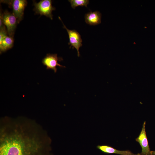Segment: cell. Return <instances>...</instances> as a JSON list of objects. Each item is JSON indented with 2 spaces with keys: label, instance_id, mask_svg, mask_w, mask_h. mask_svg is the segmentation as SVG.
Listing matches in <instances>:
<instances>
[{
  "label": "cell",
  "instance_id": "10",
  "mask_svg": "<svg viewBox=\"0 0 155 155\" xmlns=\"http://www.w3.org/2000/svg\"><path fill=\"white\" fill-rule=\"evenodd\" d=\"M101 13L98 11H90L85 14V21L90 25H98L101 23Z\"/></svg>",
  "mask_w": 155,
  "mask_h": 155
},
{
  "label": "cell",
  "instance_id": "12",
  "mask_svg": "<svg viewBox=\"0 0 155 155\" xmlns=\"http://www.w3.org/2000/svg\"><path fill=\"white\" fill-rule=\"evenodd\" d=\"M151 155H155V151H151Z\"/></svg>",
  "mask_w": 155,
  "mask_h": 155
},
{
  "label": "cell",
  "instance_id": "3",
  "mask_svg": "<svg viewBox=\"0 0 155 155\" xmlns=\"http://www.w3.org/2000/svg\"><path fill=\"white\" fill-rule=\"evenodd\" d=\"M51 0H41L38 3L34 2V11L35 13L40 15H44L52 20V12L55 8L52 5Z\"/></svg>",
  "mask_w": 155,
  "mask_h": 155
},
{
  "label": "cell",
  "instance_id": "11",
  "mask_svg": "<svg viewBox=\"0 0 155 155\" xmlns=\"http://www.w3.org/2000/svg\"><path fill=\"white\" fill-rule=\"evenodd\" d=\"M71 4V6L73 9L78 6H84L87 7V5L89 3L88 0H68Z\"/></svg>",
  "mask_w": 155,
  "mask_h": 155
},
{
  "label": "cell",
  "instance_id": "6",
  "mask_svg": "<svg viewBox=\"0 0 155 155\" xmlns=\"http://www.w3.org/2000/svg\"><path fill=\"white\" fill-rule=\"evenodd\" d=\"M63 60V59L62 57H58L57 54L48 53L42 59V63L46 67L47 69H51L56 73L57 71V66L61 67H66L60 64L58 62L59 61Z\"/></svg>",
  "mask_w": 155,
  "mask_h": 155
},
{
  "label": "cell",
  "instance_id": "4",
  "mask_svg": "<svg viewBox=\"0 0 155 155\" xmlns=\"http://www.w3.org/2000/svg\"><path fill=\"white\" fill-rule=\"evenodd\" d=\"M58 18L63 24V28L67 30L68 33L69 39L68 44L70 45V48L72 47V48H75L77 51L78 56L80 57L79 48L82 45V41L80 35L75 30H70L67 28L63 23L60 17H59Z\"/></svg>",
  "mask_w": 155,
  "mask_h": 155
},
{
  "label": "cell",
  "instance_id": "5",
  "mask_svg": "<svg viewBox=\"0 0 155 155\" xmlns=\"http://www.w3.org/2000/svg\"><path fill=\"white\" fill-rule=\"evenodd\" d=\"M2 19L3 24L7 27L9 36L13 37L18 23L16 17L12 13L6 10L2 13Z\"/></svg>",
  "mask_w": 155,
  "mask_h": 155
},
{
  "label": "cell",
  "instance_id": "9",
  "mask_svg": "<svg viewBox=\"0 0 155 155\" xmlns=\"http://www.w3.org/2000/svg\"><path fill=\"white\" fill-rule=\"evenodd\" d=\"M96 148L102 152L106 154H115L121 155H140L141 154H134L129 150H120L106 145H98Z\"/></svg>",
  "mask_w": 155,
  "mask_h": 155
},
{
  "label": "cell",
  "instance_id": "8",
  "mask_svg": "<svg viewBox=\"0 0 155 155\" xmlns=\"http://www.w3.org/2000/svg\"><path fill=\"white\" fill-rule=\"evenodd\" d=\"M146 121H144L141 132L139 136L135 140L139 143L142 147V151L140 153L141 155H151V151L146 133Z\"/></svg>",
  "mask_w": 155,
  "mask_h": 155
},
{
  "label": "cell",
  "instance_id": "2",
  "mask_svg": "<svg viewBox=\"0 0 155 155\" xmlns=\"http://www.w3.org/2000/svg\"><path fill=\"white\" fill-rule=\"evenodd\" d=\"M1 2L7 4L13 9L12 13L16 17L18 23L22 20L24 11L27 4L26 0H13L1 1Z\"/></svg>",
  "mask_w": 155,
  "mask_h": 155
},
{
  "label": "cell",
  "instance_id": "1",
  "mask_svg": "<svg viewBox=\"0 0 155 155\" xmlns=\"http://www.w3.org/2000/svg\"><path fill=\"white\" fill-rule=\"evenodd\" d=\"M23 126L14 123L1 129L0 155H43L46 145L40 136Z\"/></svg>",
  "mask_w": 155,
  "mask_h": 155
},
{
  "label": "cell",
  "instance_id": "7",
  "mask_svg": "<svg viewBox=\"0 0 155 155\" xmlns=\"http://www.w3.org/2000/svg\"><path fill=\"white\" fill-rule=\"evenodd\" d=\"M0 52H4L13 46V37L7 35V32L5 26L0 28Z\"/></svg>",
  "mask_w": 155,
  "mask_h": 155
}]
</instances>
